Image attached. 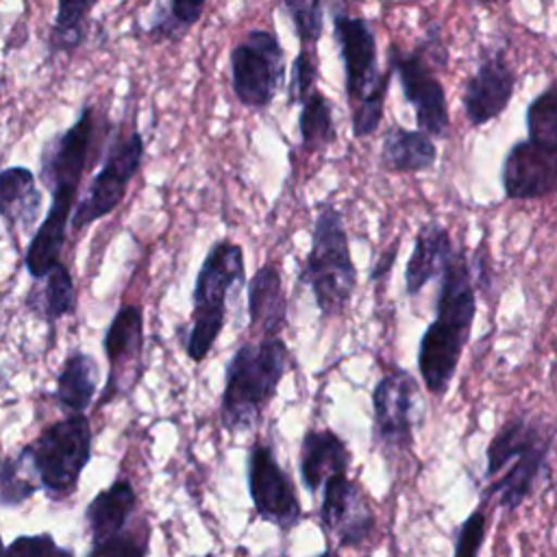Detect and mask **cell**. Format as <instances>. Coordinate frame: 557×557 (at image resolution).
Wrapping results in <instances>:
<instances>
[{
    "instance_id": "5bb4252c",
    "label": "cell",
    "mask_w": 557,
    "mask_h": 557,
    "mask_svg": "<svg viewBox=\"0 0 557 557\" xmlns=\"http://www.w3.org/2000/svg\"><path fill=\"white\" fill-rule=\"evenodd\" d=\"M503 191L509 200H540L557 191V152L529 139L511 144L500 165Z\"/></svg>"
},
{
    "instance_id": "cb8c5ba5",
    "label": "cell",
    "mask_w": 557,
    "mask_h": 557,
    "mask_svg": "<svg viewBox=\"0 0 557 557\" xmlns=\"http://www.w3.org/2000/svg\"><path fill=\"white\" fill-rule=\"evenodd\" d=\"M98 381V366L96 361L85 352H74L67 357L61 374H59V400L74 411H83L94 392Z\"/></svg>"
},
{
    "instance_id": "9c48e42d",
    "label": "cell",
    "mask_w": 557,
    "mask_h": 557,
    "mask_svg": "<svg viewBox=\"0 0 557 557\" xmlns=\"http://www.w3.org/2000/svg\"><path fill=\"white\" fill-rule=\"evenodd\" d=\"M285 76V52L274 30H250L231 50V85L244 107L265 109Z\"/></svg>"
},
{
    "instance_id": "8d00e7d4",
    "label": "cell",
    "mask_w": 557,
    "mask_h": 557,
    "mask_svg": "<svg viewBox=\"0 0 557 557\" xmlns=\"http://www.w3.org/2000/svg\"><path fill=\"white\" fill-rule=\"evenodd\" d=\"M0 557H4V550H2V542H0Z\"/></svg>"
},
{
    "instance_id": "f546056e",
    "label": "cell",
    "mask_w": 557,
    "mask_h": 557,
    "mask_svg": "<svg viewBox=\"0 0 557 557\" xmlns=\"http://www.w3.org/2000/svg\"><path fill=\"white\" fill-rule=\"evenodd\" d=\"M315 78H318V63L311 50L302 48L289 70V83H287V96L289 104L294 102H305L309 94L315 89Z\"/></svg>"
},
{
    "instance_id": "f1b7e54d",
    "label": "cell",
    "mask_w": 557,
    "mask_h": 557,
    "mask_svg": "<svg viewBox=\"0 0 557 557\" xmlns=\"http://www.w3.org/2000/svg\"><path fill=\"white\" fill-rule=\"evenodd\" d=\"M302 48H313L324 30V0H281Z\"/></svg>"
},
{
    "instance_id": "f35d334b",
    "label": "cell",
    "mask_w": 557,
    "mask_h": 557,
    "mask_svg": "<svg viewBox=\"0 0 557 557\" xmlns=\"http://www.w3.org/2000/svg\"><path fill=\"white\" fill-rule=\"evenodd\" d=\"M322 557H333V553H326V555H322Z\"/></svg>"
},
{
    "instance_id": "8fae6325",
    "label": "cell",
    "mask_w": 557,
    "mask_h": 557,
    "mask_svg": "<svg viewBox=\"0 0 557 557\" xmlns=\"http://www.w3.org/2000/svg\"><path fill=\"white\" fill-rule=\"evenodd\" d=\"M372 409L379 442L387 450H409L420 411V392L416 379L400 368L385 372L372 392Z\"/></svg>"
},
{
    "instance_id": "277c9868",
    "label": "cell",
    "mask_w": 557,
    "mask_h": 557,
    "mask_svg": "<svg viewBox=\"0 0 557 557\" xmlns=\"http://www.w3.org/2000/svg\"><path fill=\"white\" fill-rule=\"evenodd\" d=\"M333 35L344 63L346 98L352 107V135H372L383 120L392 70H379L376 37L368 20L335 13Z\"/></svg>"
},
{
    "instance_id": "e575fe53",
    "label": "cell",
    "mask_w": 557,
    "mask_h": 557,
    "mask_svg": "<svg viewBox=\"0 0 557 557\" xmlns=\"http://www.w3.org/2000/svg\"><path fill=\"white\" fill-rule=\"evenodd\" d=\"M205 9V0H170V13L181 28L194 26Z\"/></svg>"
},
{
    "instance_id": "4fadbf2b",
    "label": "cell",
    "mask_w": 557,
    "mask_h": 557,
    "mask_svg": "<svg viewBox=\"0 0 557 557\" xmlns=\"http://www.w3.org/2000/svg\"><path fill=\"white\" fill-rule=\"evenodd\" d=\"M516 91V72L503 48L483 52L476 72L463 83L461 104L470 126L479 128L496 120L511 102Z\"/></svg>"
},
{
    "instance_id": "484cf974",
    "label": "cell",
    "mask_w": 557,
    "mask_h": 557,
    "mask_svg": "<svg viewBox=\"0 0 557 557\" xmlns=\"http://www.w3.org/2000/svg\"><path fill=\"white\" fill-rule=\"evenodd\" d=\"M98 0H57V17L50 30L52 52H72L85 39L87 15Z\"/></svg>"
},
{
    "instance_id": "52a82bcc",
    "label": "cell",
    "mask_w": 557,
    "mask_h": 557,
    "mask_svg": "<svg viewBox=\"0 0 557 557\" xmlns=\"http://www.w3.org/2000/svg\"><path fill=\"white\" fill-rule=\"evenodd\" d=\"M244 278V252L242 246L222 239L207 252L194 287V315L191 333L187 339V355L200 361L211 350L226 309V296L233 285Z\"/></svg>"
},
{
    "instance_id": "836d02e7",
    "label": "cell",
    "mask_w": 557,
    "mask_h": 557,
    "mask_svg": "<svg viewBox=\"0 0 557 557\" xmlns=\"http://www.w3.org/2000/svg\"><path fill=\"white\" fill-rule=\"evenodd\" d=\"M146 542L133 535H113L102 542H94L89 557H144Z\"/></svg>"
},
{
    "instance_id": "e0dca14e",
    "label": "cell",
    "mask_w": 557,
    "mask_h": 557,
    "mask_svg": "<svg viewBox=\"0 0 557 557\" xmlns=\"http://www.w3.org/2000/svg\"><path fill=\"white\" fill-rule=\"evenodd\" d=\"M453 252L455 246L448 228L435 220L424 222L413 237V248L405 265V294L416 296L422 292L429 281L442 274Z\"/></svg>"
},
{
    "instance_id": "30bf717a",
    "label": "cell",
    "mask_w": 557,
    "mask_h": 557,
    "mask_svg": "<svg viewBox=\"0 0 557 557\" xmlns=\"http://www.w3.org/2000/svg\"><path fill=\"white\" fill-rule=\"evenodd\" d=\"M387 61L389 70L398 76L407 104H411L416 113L418 128L431 137H446L450 126L446 91L433 70L435 65L426 59L422 48L403 50L389 46Z\"/></svg>"
},
{
    "instance_id": "9a60e30c",
    "label": "cell",
    "mask_w": 557,
    "mask_h": 557,
    "mask_svg": "<svg viewBox=\"0 0 557 557\" xmlns=\"http://www.w3.org/2000/svg\"><path fill=\"white\" fill-rule=\"evenodd\" d=\"M248 485L257 513L281 529H289L300 518L298 498L285 472L278 468L272 448L259 444L250 450Z\"/></svg>"
},
{
    "instance_id": "d590c367",
    "label": "cell",
    "mask_w": 557,
    "mask_h": 557,
    "mask_svg": "<svg viewBox=\"0 0 557 557\" xmlns=\"http://www.w3.org/2000/svg\"><path fill=\"white\" fill-rule=\"evenodd\" d=\"M472 2H476V4H494L498 0H472Z\"/></svg>"
},
{
    "instance_id": "6da1fadb",
    "label": "cell",
    "mask_w": 557,
    "mask_h": 557,
    "mask_svg": "<svg viewBox=\"0 0 557 557\" xmlns=\"http://www.w3.org/2000/svg\"><path fill=\"white\" fill-rule=\"evenodd\" d=\"M476 315V285L470 259L455 250L440 274L435 318L418 344V372L433 396H444L470 339Z\"/></svg>"
},
{
    "instance_id": "ba28073f",
    "label": "cell",
    "mask_w": 557,
    "mask_h": 557,
    "mask_svg": "<svg viewBox=\"0 0 557 557\" xmlns=\"http://www.w3.org/2000/svg\"><path fill=\"white\" fill-rule=\"evenodd\" d=\"M89 424L76 413L46 429L26 455L48 492L70 494L89 459Z\"/></svg>"
},
{
    "instance_id": "3957f363",
    "label": "cell",
    "mask_w": 557,
    "mask_h": 557,
    "mask_svg": "<svg viewBox=\"0 0 557 557\" xmlns=\"http://www.w3.org/2000/svg\"><path fill=\"white\" fill-rule=\"evenodd\" d=\"M553 435L524 416L507 420L485 450V496L513 511L531 494L546 468Z\"/></svg>"
},
{
    "instance_id": "1f68e13d",
    "label": "cell",
    "mask_w": 557,
    "mask_h": 557,
    "mask_svg": "<svg viewBox=\"0 0 557 557\" xmlns=\"http://www.w3.org/2000/svg\"><path fill=\"white\" fill-rule=\"evenodd\" d=\"M487 533V516L483 509H474L459 527L453 557H479Z\"/></svg>"
},
{
    "instance_id": "ac0fdd59",
    "label": "cell",
    "mask_w": 557,
    "mask_h": 557,
    "mask_svg": "<svg viewBox=\"0 0 557 557\" xmlns=\"http://www.w3.org/2000/svg\"><path fill=\"white\" fill-rule=\"evenodd\" d=\"M437 161V148L431 135L420 128L392 124L381 141V165L392 172H424Z\"/></svg>"
},
{
    "instance_id": "603a6c76",
    "label": "cell",
    "mask_w": 557,
    "mask_h": 557,
    "mask_svg": "<svg viewBox=\"0 0 557 557\" xmlns=\"http://www.w3.org/2000/svg\"><path fill=\"white\" fill-rule=\"evenodd\" d=\"M135 492L128 481H117L109 490L100 492L87 507V522L94 535V542L109 540L117 535L133 509Z\"/></svg>"
},
{
    "instance_id": "74e56055",
    "label": "cell",
    "mask_w": 557,
    "mask_h": 557,
    "mask_svg": "<svg viewBox=\"0 0 557 557\" xmlns=\"http://www.w3.org/2000/svg\"><path fill=\"white\" fill-rule=\"evenodd\" d=\"M346 2H363V0H346Z\"/></svg>"
},
{
    "instance_id": "5b68a950",
    "label": "cell",
    "mask_w": 557,
    "mask_h": 557,
    "mask_svg": "<svg viewBox=\"0 0 557 557\" xmlns=\"http://www.w3.org/2000/svg\"><path fill=\"white\" fill-rule=\"evenodd\" d=\"M300 281L311 287L315 305L324 318L346 309L357 285V268L350 257L348 235L342 213L333 205H322L313 224L311 250Z\"/></svg>"
},
{
    "instance_id": "44dd1931",
    "label": "cell",
    "mask_w": 557,
    "mask_h": 557,
    "mask_svg": "<svg viewBox=\"0 0 557 557\" xmlns=\"http://www.w3.org/2000/svg\"><path fill=\"white\" fill-rule=\"evenodd\" d=\"M104 350L111 363L109 389L120 385V376L128 374L133 366L139 363L141 355V311L135 305H124L115 313L107 335Z\"/></svg>"
},
{
    "instance_id": "7a4b0ae2",
    "label": "cell",
    "mask_w": 557,
    "mask_h": 557,
    "mask_svg": "<svg viewBox=\"0 0 557 557\" xmlns=\"http://www.w3.org/2000/svg\"><path fill=\"white\" fill-rule=\"evenodd\" d=\"M94 135V111L85 107L81 117L63 135H59L52 146H48L41 176L52 191V202L24 257L26 270L33 278H44L59 263V252L65 242V226L72 220L74 196L81 185Z\"/></svg>"
},
{
    "instance_id": "7402d4cb",
    "label": "cell",
    "mask_w": 557,
    "mask_h": 557,
    "mask_svg": "<svg viewBox=\"0 0 557 557\" xmlns=\"http://www.w3.org/2000/svg\"><path fill=\"white\" fill-rule=\"evenodd\" d=\"M41 213V194L30 170L15 165L0 172V215L11 228H28Z\"/></svg>"
},
{
    "instance_id": "ffe728a7",
    "label": "cell",
    "mask_w": 557,
    "mask_h": 557,
    "mask_svg": "<svg viewBox=\"0 0 557 557\" xmlns=\"http://www.w3.org/2000/svg\"><path fill=\"white\" fill-rule=\"evenodd\" d=\"M248 311L252 329L265 337H276L285 324L287 300L281 287V274L274 263H263L248 283Z\"/></svg>"
},
{
    "instance_id": "d4e9b609",
    "label": "cell",
    "mask_w": 557,
    "mask_h": 557,
    "mask_svg": "<svg viewBox=\"0 0 557 557\" xmlns=\"http://www.w3.org/2000/svg\"><path fill=\"white\" fill-rule=\"evenodd\" d=\"M298 128H300L302 148L307 152L326 150L335 141L337 133H335L333 107L320 89H313L309 94V98L302 102V111H300V117H298Z\"/></svg>"
},
{
    "instance_id": "83f0119b",
    "label": "cell",
    "mask_w": 557,
    "mask_h": 557,
    "mask_svg": "<svg viewBox=\"0 0 557 557\" xmlns=\"http://www.w3.org/2000/svg\"><path fill=\"white\" fill-rule=\"evenodd\" d=\"M46 287L41 294V313L46 320H57L76 309V287L63 263H57L46 276Z\"/></svg>"
},
{
    "instance_id": "8992f818",
    "label": "cell",
    "mask_w": 557,
    "mask_h": 557,
    "mask_svg": "<svg viewBox=\"0 0 557 557\" xmlns=\"http://www.w3.org/2000/svg\"><path fill=\"white\" fill-rule=\"evenodd\" d=\"M287 368V348L278 337H265L259 344H244L226 370L222 396L224 422L233 429H248L259 409L274 396V389Z\"/></svg>"
},
{
    "instance_id": "d6986e66",
    "label": "cell",
    "mask_w": 557,
    "mask_h": 557,
    "mask_svg": "<svg viewBox=\"0 0 557 557\" xmlns=\"http://www.w3.org/2000/svg\"><path fill=\"white\" fill-rule=\"evenodd\" d=\"M350 455L333 431H309L300 450V476L309 492H315L335 474H346Z\"/></svg>"
},
{
    "instance_id": "2e32d148",
    "label": "cell",
    "mask_w": 557,
    "mask_h": 557,
    "mask_svg": "<svg viewBox=\"0 0 557 557\" xmlns=\"http://www.w3.org/2000/svg\"><path fill=\"white\" fill-rule=\"evenodd\" d=\"M320 518L344 546L361 544L374 529V516L361 487L346 474H335L324 483Z\"/></svg>"
},
{
    "instance_id": "4dcf8cb0",
    "label": "cell",
    "mask_w": 557,
    "mask_h": 557,
    "mask_svg": "<svg viewBox=\"0 0 557 557\" xmlns=\"http://www.w3.org/2000/svg\"><path fill=\"white\" fill-rule=\"evenodd\" d=\"M22 457L17 461L7 459L0 463V503L4 505H17L37 490V485L28 476H22Z\"/></svg>"
},
{
    "instance_id": "d6a6232c",
    "label": "cell",
    "mask_w": 557,
    "mask_h": 557,
    "mask_svg": "<svg viewBox=\"0 0 557 557\" xmlns=\"http://www.w3.org/2000/svg\"><path fill=\"white\" fill-rule=\"evenodd\" d=\"M4 557H72L67 550L57 546L50 535L17 537Z\"/></svg>"
},
{
    "instance_id": "7c38bea8",
    "label": "cell",
    "mask_w": 557,
    "mask_h": 557,
    "mask_svg": "<svg viewBox=\"0 0 557 557\" xmlns=\"http://www.w3.org/2000/svg\"><path fill=\"white\" fill-rule=\"evenodd\" d=\"M144 159V139L139 133H131L126 139L111 146L107 161L91 181L87 196L74 211L72 228H85L87 224L109 215L126 196L131 178L137 174Z\"/></svg>"
},
{
    "instance_id": "4316f807",
    "label": "cell",
    "mask_w": 557,
    "mask_h": 557,
    "mask_svg": "<svg viewBox=\"0 0 557 557\" xmlns=\"http://www.w3.org/2000/svg\"><path fill=\"white\" fill-rule=\"evenodd\" d=\"M524 124L529 141L557 152V85H548L529 102Z\"/></svg>"
}]
</instances>
